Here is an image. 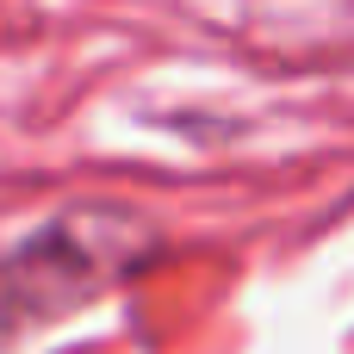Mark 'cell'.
I'll return each instance as SVG.
<instances>
[{"label":"cell","instance_id":"6da1fadb","mask_svg":"<svg viewBox=\"0 0 354 354\" xmlns=\"http://www.w3.org/2000/svg\"><path fill=\"white\" fill-rule=\"evenodd\" d=\"M156 249V230L124 205H81L44 224L0 261V342L25 336L31 324L68 317L131 280Z\"/></svg>","mask_w":354,"mask_h":354}]
</instances>
